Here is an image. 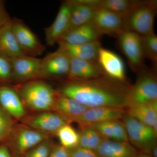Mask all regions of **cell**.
<instances>
[{
	"label": "cell",
	"instance_id": "obj_1",
	"mask_svg": "<svg viewBox=\"0 0 157 157\" xmlns=\"http://www.w3.org/2000/svg\"><path fill=\"white\" fill-rule=\"evenodd\" d=\"M130 86L103 75L83 81H67L58 92L72 98L88 108L128 107L127 98Z\"/></svg>",
	"mask_w": 157,
	"mask_h": 157
},
{
	"label": "cell",
	"instance_id": "obj_2",
	"mask_svg": "<svg viewBox=\"0 0 157 157\" xmlns=\"http://www.w3.org/2000/svg\"><path fill=\"white\" fill-rule=\"evenodd\" d=\"M14 89L24 104L32 109L43 111L53 108L58 94L50 85L38 79L21 83Z\"/></svg>",
	"mask_w": 157,
	"mask_h": 157
},
{
	"label": "cell",
	"instance_id": "obj_3",
	"mask_svg": "<svg viewBox=\"0 0 157 157\" xmlns=\"http://www.w3.org/2000/svg\"><path fill=\"white\" fill-rule=\"evenodd\" d=\"M157 13V1H137L135 7L124 17L125 29L140 36L153 33Z\"/></svg>",
	"mask_w": 157,
	"mask_h": 157
},
{
	"label": "cell",
	"instance_id": "obj_4",
	"mask_svg": "<svg viewBox=\"0 0 157 157\" xmlns=\"http://www.w3.org/2000/svg\"><path fill=\"white\" fill-rule=\"evenodd\" d=\"M137 73L136 82L129 88L127 107L157 101V81L155 73L146 66Z\"/></svg>",
	"mask_w": 157,
	"mask_h": 157
},
{
	"label": "cell",
	"instance_id": "obj_5",
	"mask_svg": "<svg viewBox=\"0 0 157 157\" xmlns=\"http://www.w3.org/2000/svg\"><path fill=\"white\" fill-rule=\"evenodd\" d=\"M117 38L118 46L126 57L130 68L138 73L145 66L141 36L125 29L122 31Z\"/></svg>",
	"mask_w": 157,
	"mask_h": 157
},
{
	"label": "cell",
	"instance_id": "obj_6",
	"mask_svg": "<svg viewBox=\"0 0 157 157\" xmlns=\"http://www.w3.org/2000/svg\"><path fill=\"white\" fill-rule=\"evenodd\" d=\"M11 26L17 45L24 55L36 57L44 52L45 45L22 20L11 18Z\"/></svg>",
	"mask_w": 157,
	"mask_h": 157
},
{
	"label": "cell",
	"instance_id": "obj_7",
	"mask_svg": "<svg viewBox=\"0 0 157 157\" xmlns=\"http://www.w3.org/2000/svg\"><path fill=\"white\" fill-rule=\"evenodd\" d=\"M123 118L128 139L142 151L143 153L150 154L152 150L155 146L157 137L152 128L128 114L125 116Z\"/></svg>",
	"mask_w": 157,
	"mask_h": 157
},
{
	"label": "cell",
	"instance_id": "obj_8",
	"mask_svg": "<svg viewBox=\"0 0 157 157\" xmlns=\"http://www.w3.org/2000/svg\"><path fill=\"white\" fill-rule=\"evenodd\" d=\"M41 60L24 55L11 58L12 81L21 84L39 78Z\"/></svg>",
	"mask_w": 157,
	"mask_h": 157
},
{
	"label": "cell",
	"instance_id": "obj_9",
	"mask_svg": "<svg viewBox=\"0 0 157 157\" xmlns=\"http://www.w3.org/2000/svg\"><path fill=\"white\" fill-rule=\"evenodd\" d=\"M97 61L104 75L126 83L125 66L122 59L117 54L101 46L98 52Z\"/></svg>",
	"mask_w": 157,
	"mask_h": 157
},
{
	"label": "cell",
	"instance_id": "obj_10",
	"mask_svg": "<svg viewBox=\"0 0 157 157\" xmlns=\"http://www.w3.org/2000/svg\"><path fill=\"white\" fill-rule=\"evenodd\" d=\"M70 65V58L58 51L48 53L41 60L39 78L67 77Z\"/></svg>",
	"mask_w": 157,
	"mask_h": 157
},
{
	"label": "cell",
	"instance_id": "obj_11",
	"mask_svg": "<svg viewBox=\"0 0 157 157\" xmlns=\"http://www.w3.org/2000/svg\"><path fill=\"white\" fill-rule=\"evenodd\" d=\"M92 21L102 35L117 37L125 30L123 16L104 9H97Z\"/></svg>",
	"mask_w": 157,
	"mask_h": 157
},
{
	"label": "cell",
	"instance_id": "obj_12",
	"mask_svg": "<svg viewBox=\"0 0 157 157\" xmlns=\"http://www.w3.org/2000/svg\"><path fill=\"white\" fill-rule=\"evenodd\" d=\"M122 108L111 107H97L88 108L78 118L76 122L82 128L94 124L118 121L126 115Z\"/></svg>",
	"mask_w": 157,
	"mask_h": 157
},
{
	"label": "cell",
	"instance_id": "obj_13",
	"mask_svg": "<svg viewBox=\"0 0 157 157\" xmlns=\"http://www.w3.org/2000/svg\"><path fill=\"white\" fill-rule=\"evenodd\" d=\"M70 4L69 1L63 2L53 22L45 29V42L47 45L57 44L67 31L70 22Z\"/></svg>",
	"mask_w": 157,
	"mask_h": 157
},
{
	"label": "cell",
	"instance_id": "obj_14",
	"mask_svg": "<svg viewBox=\"0 0 157 157\" xmlns=\"http://www.w3.org/2000/svg\"><path fill=\"white\" fill-rule=\"evenodd\" d=\"M104 74L97 61L70 59L68 81H83L98 78Z\"/></svg>",
	"mask_w": 157,
	"mask_h": 157
},
{
	"label": "cell",
	"instance_id": "obj_15",
	"mask_svg": "<svg viewBox=\"0 0 157 157\" xmlns=\"http://www.w3.org/2000/svg\"><path fill=\"white\" fill-rule=\"evenodd\" d=\"M69 2L70 4V16L67 31L92 21L97 10V0H70Z\"/></svg>",
	"mask_w": 157,
	"mask_h": 157
},
{
	"label": "cell",
	"instance_id": "obj_16",
	"mask_svg": "<svg viewBox=\"0 0 157 157\" xmlns=\"http://www.w3.org/2000/svg\"><path fill=\"white\" fill-rule=\"evenodd\" d=\"M102 36L91 21L67 31L61 37L57 43L61 42L70 45L86 44L100 41Z\"/></svg>",
	"mask_w": 157,
	"mask_h": 157
},
{
	"label": "cell",
	"instance_id": "obj_17",
	"mask_svg": "<svg viewBox=\"0 0 157 157\" xmlns=\"http://www.w3.org/2000/svg\"><path fill=\"white\" fill-rule=\"evenodd\" d=\"M0 106L11 117L20 119L25 115L24 104L14 88L0 86Z\"/></svg>",
	"mask_w": 157,
	"mask_h": 157
},
{
	"label": "cell",
	"instance_id": "obj_18",
	"mask_svg": "<svg viewBox=\"0 0 157 157\" xmlns=\"http://www.w3.org/2000/svg\"><path fill=\"white\" fill-rule=\"evenodd\" d=\"M57 50L70 59L97 61L98 52L101 47L100 41L78 45H70L59 42Z\"/></svg>",
	"mask_w": 157,
	"mask_h": 157
},
{
	"label": "cell",
	"instance_id": "obj_19",
	"mask_svg": "<svg viewBox=\"0 0 157 157\" xmlns=\"http://www.w3.org/2000/svg\"><path fill=\"white\" fill-rule=\"evenodd\" d=\"M54 109L56 113L67 122H76L88 108L72 98L61 94L58 92Z\"/></svg>",
	"mask_w": 157,
	"mask_h": 157
},
{
	"label": "cell",
	"instance_id": "obj_20",
	"mask_svg": "<svg viewBox=\"0 0 157 157\" xmlns=\"http://www.w3.org/2000/svg\"><path fill=\"white\" fill-rule=\"evenodd\" d=\"M101 157H135L138 153L128 141L103 139L95 151Z\"/></svg>",
	"mask_w": 157,
	"mask_h": 157
},
{
	"label": "cell",
	"instance_id": "obj_21",
	"mask_svg": "<svg viewBox=\"0 0 157 157\" xmlns=\"http://www.w3.org/2000/svg\"><path fill=\"white\" fill-rule=\"evenodd\" d=\"M47 134L29 128H22L14 134L13 143L17 152L22 154L46 140Z\"/></svg>",
	"mask_w": 157,
	"mask_h": 157
},
{
	"label": "cell",
	"instance_id": "obj_22",
	"mask_svg": "<svg viewBox=\"0 0 157 157\" xmlns=\"http://www.w3.org/2000/svg\"><path fill=\"white\" fill-rule=\"evenodd\" d=\"M33 129L47 134L56 133L66 124V121L56 113L45 112L31 118L28 122Z\"/></svg>",
	"mask_w": 157,
	"mask_h": 157
},
{
	"label": "cell",
	"instance_id": "obj_23",
	"mask_svg": "<svg viewBox=\"0 0 157 157\" xmlns=\"http://www.w3.org/2000/svg\"><path fill=\"white\" fill-rule=\"evenodd\" d=\"M128 115L152 128L157 123V101L148 104H134L128 107Z\"/></svg>",
	"mask_w": 157,
	"mask_h": 157
},
{
	"label": "cell",
	"instance_id": "obj_24",
	"mask_svg": "<svg viewBox=\"0 0 157 157\" xmlns=\"http://www.w3.org/2000/svg\"><path fill=\"white\" fill-rule=\"evenodd\" d=\"M0 52L11 58L23 55L14 38L11 29V21L0 28Z\"/></svg>",
	"mask_w": 157,
	"mask_h": 157
},
{
	"label": "cell",
	"instance_id": "obj_25",
	"mask_svg": "<svg viewBox=\"0 0 157 157\" xmlns=\"http://www.w3.org/2000/svg\"><path fill=\"white\" fill-rule=\"evenodd\" d=\"M137 1L135 0H100L98 9L124 17L133 9Z\"/></svg>",
	"mask_w": 157,
	"mask_h": 157
},
{
	"label": "cell",
	"instance_id": "obj_26",
	"mask_svg": "<svg viewBox=\"0 0 157 157\" xmlns=\"http://www.w3.org/2000/svg\"><path fill=\"white\" fill-rule=\"evenodd\" d=\"M56 134L61 145L65 148L70 150L78 147L79 134L68 124L62 126Z\"/></svg>",
	"mask_w": 157,
	"mask_h": 157
},
{
	"label": "cell",
	"instance_id": "obj_27",
	"mask_svg": "<svg viewBox=\"0 0 157 157\" xmlns=\"http://www.w3.org/2000/svg\"><path fill=\"white\" fill-rule=\"evenodd\" d=\"M144 58L151 61L155 68L157 63V36L155 33L141 36Z\"/></svg>",
	"mask_w": 157,
	"mask_h": 157
},
{
	"label": "cell",
	"instance_id": "obj_28",
	"mask_svg": "<svg viewBox=\"0 0 157 157\" xmlns=\"http://www.w3.org/2000/svg\"><path fill=\"white\" fill-rule=\"evenodd\" d=\"M11 117L0 106V142L12 132L13 124Z\"/></svg>",
	"mask_w": 157,
	"mask_h": 157
},
{
	"label": "cell",
	"instance_id": "obj_29",
	"mask_svg": "<svg viewBox=\"0 0 157 157\" xmlns=\"http://www.w3.org/2000/svg\"><path fill=\"white\" fill-rule=\"evenodd\" d=\"M12 81L11 58L0 52V82Z\"/></svg>",
	"mask_w": 157,
	"mask_h": 157
},
{
	"label": "cell",
	"instance_id": "obj_30",
	"mask_svg": "<svg viewBox=\"0 0 157 157\" xmlns=\"http://www.w3.org/2000/svg\"><path fill=\"white\" fill-rule=\"evenodd\" d=\"M113 138V140L117 141H128V137L126 130L123 123L118 121H111Z\"/></svg>",
	"mask_w": 157,
	"mask_h": 157
},
{
	"label": "cell",
	"instance_id": "obj_31",
	"mask_svg": "<svg viewBox=\"0 0 157 157\" xmlns=\"http://www.w3.org/2000/svg\"><path fill=\"white\" fill-rule=\"evenodd\" d=\"M86 127L88 134V143L87 148L95 151L103 139L102 136L95 129L91 127Z\"/></svg>",
	"mask_w": 157,
	"mask_h": 157
},
{
	"label": "cell",
	"instance_id": "obj_32",
	"mask_svg": "<svg viewBox=\"0 0 157 157\" xmlns=\"http://www.w3.org/2000/svg\"><path fill=\"white\" fill-rule=\"evenodd\" d=\"M89 127L95 129L102 137H105L107 139H113V132L111 121L94 124Z\"/></svg>",
	"mask_w": 157,
	"mask_h": 157
},
{
	"label": "cell",
	"instance_id": "obj_33",
	"mask_svg": "<svg viewBox=\"0 0 157 157\" xmlns=\"http://www.w3.org/2000/svg\"><path fill=\"white\" fill-rule=\"evenodd\" d=\"M70 157H101L94 151L77 147L69 150Z\"/></svg>",
	"mask_w": 157,
	"mask_h": 157
},
{
	"label": "cell",
	"instance_id": "obj_34",
	"mask_svg": "<svg viewBox=\"0 0 157 157\" xmlns=\"http://www.w3.org/2000/svg\"><path fill=\"white\" fill-rule=\"evenodd\" d=\"M11 18L6 10L5 2L0 0V28L11 22Z\"/></svg>",
	"mask_w": 157,
	"mask_h": 157
},
{
	"label": "cell",
	"instance_id": "obj_35",
	"mask_svg": "<svg viewBox=\"0 0 157 157\" xmlns=\"http://www.w3.org/2000/svg\"><path fill=\"white\" fill-rule=\"evenodd\" d=\"M48 157H70L69 150L61 145L54 147L52 148Z\"/></svg>",
	"mask_w": 157,
	"mask_h": 157
},
{
	"label": "cell",
	"instance_id": "obj_36",
	"mask_svg": "<svg viewBox=\"0 0 157 157\" xmlns=\"http://www.w3.org/2000/svg\"><path fill=\"white\" fill-rule=\"evenodd\" d=\"M81 133L79 134V143L78 147L82 148H87L88 143V134L87 128L84 127Z\"/></svg>",
	"mask_w": 157,
	"mask_h": 157
},
{
	"label": "cell",
	"instance_id": "obj_37",
	"mask_svg": "<svg viewBox=\"0 0 157 157\" xmlns=\"http://www.w3.org/2000/svg\"><path fill=\"white\" fill-rule=\"evenodd\" d=\"M0 157H11L10 152L7 146H0Z\"/></svg>",
	"mask_w": 157,
	"mask_h": 157
},
{
	"label": "cell",
	"instance_id": "obj_38",
	"mask_svg": "<svg viewBox=\"0 0 157 157\" xmlns=\"http://www.w3.org/2000/svg\"><path fill=\"white\" fill-rule=\"evenodd\" d=\"M135 157H152L151 155L147 154L142 153L138 154Z\"/></svg>",
	"mask_w": 157,
	"mask_h": 157
}]
</instances>
